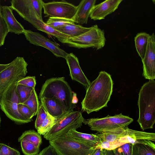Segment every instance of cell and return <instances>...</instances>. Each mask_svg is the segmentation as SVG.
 <instances>
[{
	"instance_id": "6da1fadb",
	"label": "cell",
	"mask_w": 155,
	"mask_h": 155,
	"mask_svg": "<svg viewBox=\"0 0 155 155\" xmlns=\"http://www.w3.org/2000/svg\"><path fill=\"white\" fill-rule=\"evenodd\" d=\"M113 85L110 75L105 71H101L86 89L81 103L83 111L89 114L107 107L112 94Z\"/></svg>"
},
{
	"instance_id": "7a4b0ae2",
	"label": "cell",
	"mask_w": 155,
	"mask_h": 155,
	"mask_svg": "<svg viewBox=\"0 0 155 155\" xmlns=\"http://www.w3.org/2000/svg\"><path fill=\"white\" fill-rule=\"evenodd\" d=\"M73 92L64 78H52L47 79L42 85L39 95L53 98L62 107L65 114L73 110L76 106L72 103Z\"/></svg>"
},
{
	"instance_id": "3957f363",
	"label": "cell",
	"mask_w": 155,
	"mask_h": 155,
	"mask_svg": "<svg viewBox=\"0 0 155 155\" xmlns=\"http://www.w3.org/2000/svg\"><path fill=\"white\" fill-rule=\"evenodd\" d=\"M139 117L137 120L141 129H152L155 123V81L149 80L141 87L138 101Z\"/></svg>"
},
{
	"instance_id": "277c9868",
	"label": "cell",
	"mask_w": 155,
	"mask_h": 155,
	"mask_svg": "<svg viewBox=\"0 0 155 155\" xmlns=\"http://www.w3.org/2000/svg\"><path fill=\"white\" fill-rule=\"evenodd\" d=\"M58 41L70 47L79 49L92 48L99 50L104 47L106 40L104 31L95 25L88 31L78 36Z\"/></svg>"
},
{
	"instance_id": "5b68a950",
	"label": "cell",
	"mask_w": 155,
	"mask_h": 155,
	"mask_svg": "<svg viewBox=\"0 0 155 155\" xmlns=\"http://www.w3.org/2000/svg\"><path fill=\"white\" fill-rule=\"evenodd\" d=\"M58 155H90L97 147L90 146L71 138L67 134L49 141Z\"/></svg>"
},
{
	"instance_id": "8992f818",
	"label": "cell",
	"mask_w": 155,
	"mask_h": 155,
	"mask_svg": "<svg viewBox=\"0 0 155 155\" xmlns=\"http://www.w3.org/2000/svg\"><path fill=\"white\" fill-rule=\"evenodd\" d=\"M28 65L24 58L17 57L0 72V100L9 88L26 75Z\"/></svg>"
},
{
	"instance_id": "52a82bcc",
	"label": "cell",
	"mask_w": 155,
	"mask_h": 155,
	"mask_svg": "<svg viewBox=\"0 0 155 155\" xmlns=\"http://www.w3.org/2000/svg\"><path fill=\"white\" fill-rule=\"evenodd\" d=\"M84 120L79 111L72 110L66 113L57 120L50 130L44 135L46 140L51 139L67 134L71 130L81 127Z\"/></svg>"
},
{
	"instance_id": "ba28073f",
	"label": "cell",
	"mask_w": 155,
	"mask_h": 155,
	"mask_svg": "<svg viewBox=\"0 0 155 155\" xmlns=\"http://www.w3.org/2000/svg\"><path fill=\"white\" fill-rule=\"evenodd\" d=\"M16 83L12 85L5 92L0 100L1 110L11 120L19 124L27 123L32 121L22 115L18 110L19 100L16 88Z\"/></svg>"
},
{
	"instance_id": "9c48e42d",
	"label": "cell",
	"mask_w": 155,
	"mask_h": 155,
	"mask_svg": "<svg viewBox=\"0 0 155 155\" xmlns=\"http://www.w3.org/2000/svg\"><path fill=\"white\" fill-rule=\"evenodd\" d=\"M133 119L121 113L111 116L108 115L101 118H91L84 120L83 123L87 125L92 130L98 132L127 127Z\"/></svg>"
},
{
	"instance_id": "30bf717a",
	"label": "cell",
	"mask_w": 155,
	"mask_h": 155,
	"mask_svg": "<svg viewBox=\"0 0 155 155\" xmlns=\"http://www.w3.org/2000/svg\"><path fill=\"white\" fill-rule=\"evenodd\" d=\"M42 8L47 16L73 20L77 11V6L65 0L43 2Z\"/></svg>"
},
{
	"instance_id": "8fae6325",
	"label": "cell",
	"mask_w": 155,
	"mask_h": 155,
	"mask_svg": "<svg viewBox=\"0 0 155 155\" xmlns=\"http://www.w3.org/2000/svg\"><path fill=\"white\" fill-rule=\"evenodd\" d=\"M23 34L26 39L30 43L47 49L56 57L65 59L68 54L61 48L57 43L51 41L38 32H34L30 30L25 29Z\"/></svg>"
},
{
	"instance_id": "7c38bea8",
	"label": "cell",
	"mask_w": 155,
	"mask_h": 155,
	"mask_svg": "<svg viewBox=\"0 0 155 155\" xmlns=\"http://www.w3.org/2000/svg\"><path fill=\"white\" fill-rule=\"evenodd\" d=\"M155 36L153 33L149 38L143 59V76L149 80L155 79Z\"/></svg>"
},
{
	"instance_id": "4fadbf2b",
	"label": "cell",
	"mask_w": 155,
	"mask_h": 155,
	"mask_svg": "<svg viewBox=\"0 0 155 155\" xmlns=\"http://www.w3.org/2000/svg\"><path fill=\"white\" fill-rule=\"evenodd\" d=\"M21 17L37 30L57 38L58 40L69 38L68 36L59 32L47 25L43 20L40 18L36 12L34 11H29L25 12Z\"/></svg>"
},
{
	"instance_id": "5bb4252c",
	"label": "cell",
	"mask_w": 155,
	"mask_h": 155,
	"mask_svg": "<svg viewBox=\"0 0 155 155\" xmlns=\"http://www.w3.org/2000/svg\"><path fill=\"white\" fill-rule=\"evenodd\" d=\"M123 0H107L97 5L92 8L89 17L94 20H101L114 12Z\"/></svg>"
},
{
	"instance_id": "9a60e30c",
	"label": "cell",
	"mask_w": 155,
	"mask_h": 155,
	"mask_svg": "<svg viewBox=\"0 0 155 155\" xmlns=\"http://www.w3.org/2000/svg\"><path fill=\"white\" fill-rule=\"evenodd\" d=\"M65 59L70 70V75L71 79L82 84L87 89L91 82L82 71L77 57L71 53H68Z\"/></svg>"
},
{
	"instance_id": "2e32d148",
	"label": "cell",
	"mask_w": 155,
	"mask_h": 155,
	"mask_svg": "<svg viewBox=\"0 0 155 155\" xmlns=\"http://www.w3.org/2000/svg\"><path fill=\"white\" fill-rule=\"evenodd\" d=\"M13 10L10 6H2V14L9 32L18 35L23 34L25 29L22 24L15 18L13 14Z\"/></svg>"
},
{
	"instance_id": "e0dca14e",
	"label": "cell",
	"mask_w": 155,
	"mask_h": 155,
	"mask_svg": "<svg viewBox=\"0 0 155 155\" xmlns=\"http://www.w3.org/2000/svg\"><path fill=\"white\" fill-rule=\"evenodd\" d=\"M96 0H83L77 7V11L74 20L79 25L86 24L91 11L95 5Z\"/></svg>"
},
{
	"instance_id": "ac0fdd59",
	"label": "cell",
	"mask_w": 155,
	"mask_h": 155,
	"mask_svg": "<svg viewBox=\"0 0 155 155\" xmlns=\"http://www.w3.org/2000/svg\"><path fill=\"white\" fill-rule=\"evenodd\" d=\"M67 134L78 141L92 147H97L102 142L101 138L97 135L80 132L74 129L70 130Z\"/></svg>"
},
{
	"instance_id": "d6986e66",
	"label": "cell",
	"mask_w": 155,
	"mask_h": 155,
	"mask_svg": "<svg viewBox=\"0 0 155 155\" xmlns=\"http://www.w3.org/2000/svg\"><path fill=\"white\" fill-rule=\"evenodd\" d=\"M40 100L47 113L54 118L58 119L65 114L61 106L54 99L43 97Z\"/></svg>"
},
{
	"instance_id": "ffe728a7",
	"label": "cell",
	"mask_w": 155,
	"mask_h": 155,
	"mask_svg": "<svg viewBox=\"0 0 155 155\" xmlns=\"http://www.w3.org/2000/svg\"><path fill=\"white\" fill-rule=\"evenodd\" d=\"M90 27H85L75 23L70 24L64 27L55 29L59 32L68 36L69 38L77 37L88 31Z\"/></svg>"
},
{
	"instance_id": "44dd1931",
	"label": "cell",
	"mask_w": 155,
	"mask_h": 155,
	"mask_svg": "<svg viewBox=\"0 0 155 155\" xmlns=\"http://www.w3.org/2000/svg\"><path fill=\"white\" fill-rule=\"evenodd\" d=\"M128 136L135 140H145L152 141H155V134L130 129L127 126L124 127L122 134V137Z\"/></svg>"
},
{
	"instance_id": "7402d4cb",
	"label": "cell",
	"mask_w": 155,
	"mask_h": 155,
	"mask_svg": "<svg viewBox=\"0 0 155 155\" xmlns=\"http://www.w3.org/2000/svg\"><path fill=\"white\" fill-rule=\"evenodd\" d=\"M150 36L149 34L142 32L138 33L134 38L136 49L141 60L144 57Z\"/></svg>"
},
{
	"instance_id": "603a6c76",
	"label": "cell",
	"mask_w": 155,
	"mask_h": 155,
	"mask_svg": "<svg viewBox=\"0 0 155 155\" xmlns=\"http://www.w3.org/2000/svg\"><path fill=\"white\" fill-rule=\"evenodd\" d=\"M27 141L39 147L42 143V139L40 135L34 130L25 131L18 139V141Z\"/></svg>"
},
{
	"instance_id": "cb8c5ba5",
	"label": "cell",
	"mask_w": 155,
	"mask_h": 155,
	"mask_svg": "<svg viewBox=\"0 0 155 155\" xmlns=\"http://www.w3.org/2000/svg\"><path fill=\"white\" fill-rule=\"evenodd\" d=\"M132 155H155V147L142 143L134 144Z\"/></svg>"
},
{
	"instance_id": "d4e9b609",
	"label": "cell",
	"mask_w": 155,
	"mask_h": 155,
	"mask_svg": "<svg viewBox=\"0 0 155 155\" xmlns=\"http://www.w3.org/2000/svg\"><path fill=\"white\" fill-rule=\"evenodd\" d=\"M57 120L48 113L46 118L37 130V132L40 135H44L50 130L55 124Z\"/></svg>"
},
{
	"instance_id": "484cf974",
	"label": "cell",
	"mask_w": 155,
	"mask_h": 155,
	"mask_svg": "<svg viewBox=\"0 0 155 155\" xmlns=\"http://www.w3.org/2000/svg\"><path fill=\"white\" fill-rule=\"evenodd\" d=\"M74 23V21L72 20L54 17H49L46 22L47 25L54 29Z\"/></svg>"
},
{
	"instance_id": "4316f807",
	"label": "cell",
	"mask_w": 155,
	"mask_h": 155,
	"mask_svg": "<svg viewBox=\"0 0 155 155\" xmlns=\"http://www.w3.org/2000/svg\"><path fill=\"white\" fill-rule=\"evenodd\" d=\"M23 104L29 107L33 113L34 116L37 114L40 104L35 88L33 89L29 98Z\"/></svg>"
},
{
	"instance_id": "83f0119b",
	"label": "cell",
	"mask_w": 155,
	"mask_h": 155,
	"mask_svg": "<svg viewBox=\"0 0 155 155\" xmlns=\"http://www.w3.org/2000/svg\"><path fill=\"white\" fill-rule=\"evenodd\" d=\"M34 89L21 85H16V90L19 98V104H23L29 98Z\"/></svg>"
},
{
	"instance_id": "f1b7e54d",
	"label": "cell",
	"mask_w": 155,
	"mask_h": 155,
	"mask_svg": "<svg viewBox=\"0 0 155 155\" xmlns=\"http://www.w3.org/2000/svg\"><path fill=\"white\" fill-rule=\"evenodd\" d=\"M22 150L25 155H38L39 148L27 141L23 140L21 142Z\"/></svg>"
},
{
	"instance_id": "f546056e",
	"label": "cell",
	"mask_w": 155,
	"mask_h": 155,
	"mask_svg": "<svg viewBox=\"0 0 155 155\" xmlns=\"http://www.w3.org/2000/svg\"><path fill=\"white\" fill-rule=\"evenodd\" d=\"M0 0V47L4 45L6 37L9 32L7 25L2 14Z\"/></svg>"
},
{
	"instance_id": "4dcf8cb0",
	"label": "cell",
	"mask_w": 155,
	"mask_h": 155,
	"mask_svg": "<svg viewBox=\"0 0 155 155\" xmlns=\"http://www.w3.org/2000/svg\"><path fill=\"white\" fill-rule=\"evenodd\" d=\"M36 120L35 122V127L37 130L41 126L43 121L46 118L48 113L41 103L40 105Z\"/></svg>"
},
{
	"instance_id": "1f68e13d",
	"label": "cell",
	"mask_w": 155,
	"mask_h": 155,
	"mask_svg": "<svg viewBox=\"0 0 155 155\" xmlns=\"http://www.w3.org/2000/svg\"><path fill=\"white\" fill-rule=\"evenodd\" d=\"M124 144V143L120 142L118 140L112 142L102 141L97 147V149L112 150Z\"/></svg>"
},
{
	"instance_id": "d6a6232c",
	"label": "cell",
	"mask_w": 155,
	"mask_h": 155,
	"mask_svg": "<svg viewBox=\"0 0 155 155\" xmlns=\"http://www.w3.org/2000/svg\"><path fill=\"white\" fill-rule=\"evenodd\" d=\"M20 84L35 88L36 85V80L35 76L25 77L16 83V85Z\"/></svg>"
},
{
	"instance_id": "836d02e7",
	"label": "cell",
	"mask_w": 155,
	"mask_h": 155,
	"mask_svg": "<svg viewBox=\"0 0 155 155\" xmlns=\"http://www.w3.org/2000/svg\"><path fill=\"white\" fill-rule=\"evenodd\" d=\"M0 155H20V153L15 149L0 143Z\"/></svg>"
},
{
	"instance_id": "e575fe53",
	"label": "cell",
	"mask_w": 155,
	"mask_h": 155,
	"mask_svg": "<svg viewBox=\"0 0 155 155\" xmlns=\"http://www.w3.org/2000/svg\"><path fill=\"white\" fill-rule=\"evenodd\" d=\"M18 107L19 112L22 115L27 119H32L34 114L29 107L22 104H19Z\"/></svg>"
},
{
	"instance_id": "d590c367",
	"label": "cell",
	"mask_w": 155,
	"mask_h": 155,
	"mask_svg": "<svg viewBox=\"0 0 155 155\" xmlns=\"http://www.w3.org/2000/svg\"><path fill=\"white\" fill-rule=\"evenodd\" d=\"M133 145L131 143H127L120 146L123 155H132Z\"/></svg>"
},
{
	"instance_id": "8d00e7d4",
	"label": "cell",
	"mask_w": 155,
	"mask_h": 155,
	"mask_svg": "<svg viewBox=\"0 0 155 155\" xmlns=\"http://www.w3.org/2000/svg\"><path fill=\"white\" fill-rule=\"evenodd\" d=\"M102 149L104 155H123L120 147L112 150Z\"/></svg>"
},
{
	"instance_id": "74e56055",
	"label": "cell",
	"mask_w": 155,
	"mask_h": 155,
	"mask_svg": "<svg viewBox=\"0 0 155 155\" xmlns=\"http://www.w3.org/2000/svg\"><path fill=\"white\" fill-rule=\"evenodd\" d=\"M38 155H58L53 148L49 145L42 150Z\"/></svg>"
},
{
	"instance_id": "f35d334b",
	"label": "cell",
	"mask_w": 155,
	"mask_h": 155,
	"mask_svg": "<svg viewBox=\"0 0 155 155\" xmlns=\"http://www.w3.org/2000/svg\"><path fill=\"white\" fill-rule=\"evenodd\" d=\"M90 155H104V154L102 149L97 148Z\"/></svg>"
},
{
	"instance_id": "ab89813d",
	"label": "cell",
	"mask_w": 155,
	"mask_h": 155,
	"mask_svg": "<svg viewBox=\"0 0 155 155\" xmlns=\"http://www.w3.org/2000/svg\"><path fill=\"white\" fill-rule=\"evenodd\" d=\"M78 102V99L77 97V94L75 92H73L72 99V103L73 104H77Z\"/></svg>"
},
{
	"instance_id": "60d3db41",
	"label": "cell",
	"mask_w": 155,
	"mask_h": 155,
	"mask_svg": "<svg viewBox=\"0 0 155 155\" xmlns=\"http://www.w3.org/2000/svg\"><path fill=\"white\" fill-rule=\"evenodd\" d=\"M8 65V64H0V72L5 68Z\"/></svg>"
},
{
	"instance_id": "b9f144b4",
	"label": "cell",
	"mask_w": 155,
	"mask_h": 155,
	"mask_svg": "<svg viewBox=\"0 0 155 155\" xmlns=\"http://www.w3.org/2000/svg\"><path fill=\"white\" fill-rule=\"evenodd\" d=\"M0 123H1V117L0 116Z\"/></svg>"
}]
</instances>
